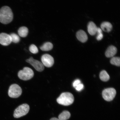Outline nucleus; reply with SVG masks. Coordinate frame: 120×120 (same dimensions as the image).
<instances>
[{"instance_id": "f257e3e1", "label": "nucleus", "mask_w": 120, "mask_h": 120, "mask_svg": "<svg viewBox=\"0 0 120 120\" xmlns=\"http://www.w3.org/2000/svg\"><path fill=\"white\" fill-rule=\"evenodd\" d=\"M13 19V14L11 9L7 6L0 9V22L4 24L11 22Z\"/></svg>"}, {"instance_id": "f03ea898", "label": "nucleus", "mask_w": 120, "mask_h": 120, "mask_svg": "<svg viewBox=\"0 0 120 120\" xmlns=\"http://www.w3.org/2000/svg\"><path fill=\"white\" fill-rule=\"evenodd\" d=\"M74 100L72 94L69 92H64L61 94L57 99V101L60 105L67 106L72 104Z\"/></svg>"}, {"instance_id": "7ed1b4c3", "label": "nucleus", "mask_w": 120, "mask_h": 120, "mask_svg": "<svg viewBox=\"0 0 120 120\" xmlns=\"http://www.w3.org/2000/svg\"><path fill=\"white\" fill-rule=\"evenodd\" d=\"M34 73L32 69L28 67L24 68L23 70L19 71L18 73V76L22 80H29L33 77Z\"/></svg>"}, {"instance_id": "20e7f679", "label": "nucleus", "mask_w": 120, "mask_h": 120, "mask_svg": "<svg viewBox=\"0 0 120 120\" xmlns=\"http://www.w3.org/2000/svg\"><path fill=\"white\" fill-rule=\"evenodd\" d=\"M29 105L24 104L18 107L14 111L13 116L15 118H18L26 115L29 112Z\"/></svg>"}, {"instance_id": "39448f33", "label": "nucleus", "mask_w": 120, "mask_h": 120, "mask_svg": "<svg viewBox=\"0 0 120 120\" xmlns=\"http://www.w3.org/2000/svg\"><path fill=\"white\" fill-rule=\"evenodd\" d=\"M22 90L21 87L16 84L11 85L8 90L9 96L12 98H17L21 95Z\"/></svg>"}, {"instance_id": "423d86ee", "label": "nucleus", "mask_w": 120, "mask_h": 120, "mask_svg": "<svg viewBox=\"0 0 120 120\" xmlns=\"http://www.w3.org/2000/svg\"><path fill=\"white\" fill-rule=\"evenodd\" d=\"M116 94V91L114 88H109L103 90L102 93L103 98L106 101H110L113 100Z\"/></svg>"}, {"instance_id": "0eeeda50", "label": "nucleus", "mask_w": 120, "mask_h": 120, "mask_svg": "<svg viewBox=\"0 0 120 120\" xmlns=\"http://www.w3.org/2000/svg\"><path fill=\"white\" fill-rule=\"evenodd\" d=\"M26 61L30 64L38 71L41 72L44 69V66L42 62L34 59L32 57L27 59Z\"/></svg>"}, {"instance_id": "6e6552de", "label": "nucleus", "mask_w": 120, "mask_h": 120, "mask_svg": "<svg viewBox=\"0 0 120 120\" xmlns=\"http://www.w3.org/2000/svg\"><path fill=\"white\" fill-rule=\"evenodd\" d=\"M42 63L44 66L51 67L54 64V61L53 57L48 54H45L41 57Z\"/></svg>"}, {"instance_id": "1a4fd4ad", "label": "nucleus", "mask_w": 120, "mask_h": 120, "mask_svg": "<svg viewBox=\"0 0 120 120\" xmlns=\"http://www.w3.org/2000/svg\"><path fill=\"white\" fill-rule=\"evenodd\" d=\"M12 42L10 35L5 33L0 34V44L3 46L8 45Z\"/></svg>"}, {"instance_id": "9d476101", "label": "nucleus", "mask_w": 120, "mask_h": 120, "mask_svg": "<svg viewBox=\"0 0 120 120\" xmlns=\"http://www.w3.org/2000/svg\"><path fill=\"white\" fill-rule=\"evenodd\" d=\"M76 37L82 43L85 42L88 39L86 33L82 30H79L76 33Z\"/></svg>"}, {"instance_id": "9b49d317", "label": "nucleus", "mask_w": 120, "mask_h": 120, "mask_svg": "<svg viewBox=\"0 0 120 120\" xmlns=\"http://www.w3.org/2000/svg\"><path fill=\"white\" fill-rule=\"evenodd\" d=\"M117 49L115 46L111 45L109 46L106 51L105 55L107 58L112 57L116 54Z\"/></svg>"}, {"instance_id": "f8f14e48", "label": "nucleus", "mask_w": 120, "mask_h": 120, "mask_svg": "<svg viewBox=\"0 0 120 120\" xmlns=\"http://www.w3.org/2000/svg\"><path fill=\"white\" fill-rule=\"evenodd\" d=\"M87 28L88 32L90 35L93 36L96 34L98 27L94 22H89L88 24Z\"/></svg>"}, {"instance_id": "ddd939ff", "label": "nucleus", "mask_w": 120, "mask_h": 120, "mask_svg": "<svg viewBox=\"0 0 120 120\" xmlns=\"http://www.w3.org/2000/svg\"><path fill=\"white\" fill-rule=\"evenodd\" d=\"M101 29L105 32H109L112 30V26L110 22H102L101 25Z\"/></svg>"}, {"instance_id": "4468645a", "label": "nucleus", "mask_w": 120, "mask_h": 120, "mask_svg": "<svg viewBox=\"0 0 120 120\" xmlns=\"http://www.w3.org/2000/svg\"><path fill=\"white\" fill-rule=\"evenodd\" d=\"M28 28L25 26H22L19 28L18 33L20 37H25L27 36L28 34Z\"/></svg>"}, {"instance_id": "2eb2a0df", "label": "nucleus", "mask_w": 120, "mask_h": 120, "mask_svg": "<svg viewBox=\"0 0 120 120\" xmlns=\"http://www.w3.org/2000/svg\"><path fill=\"white\" fill-rule=\"evenodd\" d=\"M70 116L71 114L69 112L64 111L59 115L58 119L60 120H67L70 118Z\"/></svg>"}, {"instance_id": "dca6fc26", "label": "nucleus", "mask_w": 120, "mask_h": 120, "mask_svg": "<svg viewBox=\"0 0 120 120\" xmlns=\"http://www.w3.org/2000/svg\"><path fill=\"white\" fill-rule=\"evenodd\" d=\"M100 79L103 82H107L109 80L110 76L108 73L105 70L101 71L100 74Z\"/></svg>"}, {"instance_id": "f3484780", "label": "nucleus", "mask_w": 120, "mask_h": 120, "mask_svg": "<svg viewBox=\"0 0 120 120\" xmlns=\"http://www.w3.org/2000/svg\"><path fill=\"white\" fill-rule=\"evenodd\" d=\"M53 46L52 43L47 42L44 43L42 46L40 47L41 50L45 51H50L53 48Z\"/></svg>"}, {"instance_id": "a211bd4d", "label": "nucleus", "mask_w": 120, "mask_h": 120, "mask_svg": "<svg viewBox=\"0 0 120 120\" xmlns=\"http://www.w3.org/2000/svg\"><path fill=\"white\" fill-rule=\"evenodd\" d=\"M111 64L112 65L119 67L120 65V59L118 57H112L110 61Z\"/></svg>"}, {"instance_id": "6ab92c4d", "label": "nucleus", "mask_w": 120, "mask_h": 120, "mask_svg": "<svg viewBox=\"0 0 120 120\" xmlns=\"http://www.w3.org/2000/svg\"><path fill=\"white\" fill-rule=\"evenodd\" d=\"M11 37L12 42L15 43H17L20 41V38L19 36L15 34H12L10 35Z\"/></svg>"}, {"instance_id": "aec40b11", "label": "nucleus", "mask_w": 120, "mask_h": 120, "mask_svg": "<svg viewBox=\"0 0 120 120\" xmlns=\"http://www.w3.org/2000/svg\"><path fill=\"white\" fill-rule=\"evenodd\" d=\"M96 34L97 35L96 39L98 41L101 40L103 37V35L102 30L100 28H98Z\"/></svg>"}, {"instance_id": "412c9836", "label": "nucleus", "mask_w": 120, "mask_h": 120, "mask_svg": "<svg viewBox=\"0 0 120 120\" xmlns=\"http://www.w3.org/2000/svg\"><path fill=\"white\" fill-rule=\"evenodd\" d=\"M29 50L31 52L34 54H36L38 52V49L35 45L32 44L30 46Z\"/></svg>"}, {"instance_id": "4be33fe9", "label": "nucleus", "mask_w": 120, "mask_h": 120, "mask_svg": "<svg viewBox=\"0 0 120 120\" xmlns=\"http://www.w3.org/2000/svg\"><path fill=\"white\" fill-rule=\"evenodd\" d=\"M84 85L83 84L81 83L79 84L78 86L75 88L76 90L78 91H80L83 89L84 88Z\"/></svg>"}, {"instance_id": "5701e85b", "label": "nucleus", "mask_w": 120, "mask_h": 120, "mask_svg": "<svg viewBox=\"0 0 120 120\" xmlns=\"http://www.w3.org/2000/svg\"><path fill=\"white\" fill-rule=\"evenodd\" d=\"M81 83V81L79 79H77L75 80L73 83V86L74 88H75L78 85Z\"/></svg>"}, {"instance_id": "b1692460", "label": "nucleus", "mask_w": 120, "mask_h": 120, "mask_svg": "<svg viewBox=\"0 0 120 120\" xmlns=\"http://www.w3.org/2000/svg\"><path fill=\"white\" fill-rule=\"evenodd\" d=\"M50 120H60L58 118H52Z\"/></svg>"}]
</instances>
